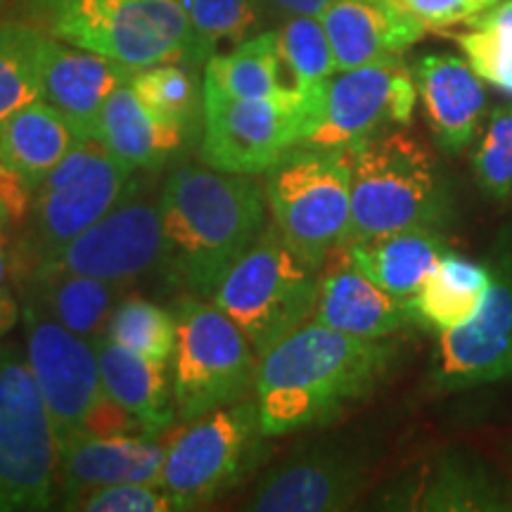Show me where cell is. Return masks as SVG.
Instances as JSON below:
<instances>
[{
	"label": "cell",
	"instance_id": "1",
	"mask_svg": "<svg viewBox=\"0 0 512 512\" xmlns=\"http://www.w3.org/2000/svg\"><path fill=\"white\" fill-rule=\"evenodd\" d=\"M396 356L387 339L344 335L316 320L275 342L256 368L266 437L325 425L377 389Z\"/></svg>",
	"mask_w": 512,
	"mask_h": 512
},
{
	"label": "cell",
	"instance_id": "2",
	"mask_svg": "<svg viewBox=\"0 0 512 512\" xmlns=\"http://www.w3.org/2000/svg\"><path fill=\"white\" fill-rule=\"evenodd\" d=\"M166 275L190 297L211 299L230 266L264 233L266 192L252 176L181 166L159 197Z\"/></svg>",
	"mask_w": 512,
	"mask_h": 512
},
{
	"label": "cell",
	"instance_id": "3",
	"mask_svg": "<svg viewBox=\"0 0 512 512\" xmlns=\"http://www.w3.org/2000/svg\"><path fill=\"white\" fill-rule=\"evenodd\" d=\"M349 159V242L411 228H439L446 221L448 197L441 166L418 138L387 131L349 147Z\"/></svg>",
	"mask_w": 512,
	"mask_h": 512
},
{
	"label": "cell",
	"instance_id": "4",
	"mask_svg": "<svg viewBox=\"0 0 512 512\" xmlns=\"http://www.w3.org/2000/svg\"><path fill=\"white\" fill-rule=\"evenodd\" d=\"M318 271L268 223L223 275L209 302L245 332L256 356H264L313 316L320 290Z\"/></svg>",
	"mask_w": 512,
	"mask_h": 512
},
{
	"label": "cell",
	"instance_id": "5",
	"mask_svg": "<svg viewBox=\"0 0 512 512\" xmlns=\"http://www.w3.org/2000/svg\"><path fill=\"white\" fill-rule=\"evenodd\" d=\"M266 202L280 235L320 268L349 242V147L294 145L266 171Z\"/></svg>",
	"mask_w": 512,
	"mask_h": 512
},
{
	"label": "cell",
	"instance_id": "6",
	"mask_svg": "<svg viewBox=\"0 0 512 512\" xmlns=\"http://www.w3.org/2000/svg\"><path fill=\"white\" fill-rule=\"evenodd\" d=\"M60 501V444L27 351L0 342V512Z\"/></svg>",
	"mask_w": 512,
	"mask_h": 512
},
{
	"label": "cell",
	"instance_id": "7",
	"mask_svg": "<svg viewBox=\"0 0 512 512\" xmlns=\"http://www.w3.org/2000/svg\"><path fill=\"white\" fill-rule=\"evenodd\" d=\"M133 174L136 169L100 140H79L31 195L27 233L15 252L19 271L48 259L119 207L133 188Z\"/></svg>",
	"mask_w": 512,
	"mask_h": 512
},
{
	"label": "cell",
	"instance_id": "8",
	"mask_svg": "<svg viewBox=\"0 0 512 512\" xmlns=\"http://www.w3.org/2000/svg\"><path fill=\"white\" fill-rule=\"evenodd\" d=\"M53 36L124 67L195 62V34L178 0H55Z\"/></svg>",
	"mask_w": 512,
	"mask_h": 512
},
{
	"label": "cell",
	"instance_id": "9",
	"mask_svg": "<svg viewBox=\"0 0 512 512\" xmlns=\"http://www.w3.org/2000/svg\"><path fill=\"white\" fill-rule=\"evenodd\" d=\"M176 349L171 361L178 420L202 418L247 399L256 387L259 356L238 325L214 304L183 297L171 309Z\"/></svg>",
	"mask_w": 512,
	"mask_h": 512
},
{
	"label": "cell",
	"instance_id": "10",
	"mask_svg": "<svg viewBox=\"0 0 512 512\" xmlns=\"http://www.w3.org/2000/svg\"><path fill=\"white\" fill-rule=\"evenodd\" d=\"M259 401L242 399L188 422L166 444L162 489L178 510H197L233 489L266 446Z\"/></svg>",
	"mask_w": 512,
	"mask_h": 512
},
{
	"label": "cell",
	"instance_id": "11",
	"mask_svg": "<svg viewBox=\"0 0 512 512\" xmlns=\"http://www.w3.org/2000/svg\"><path fill=\"white\" fill-rule=\"evenodd\" d=\"M415 98V79L401 57L337 72L313 102L299 145L354 147L408 126Z\"/></svg>",
	"mask_w": 512,
	"mask_h": 512
},
{
	"label": "cell",
	"instance_id": "12",
	"mask_svg": "<svg viewBox=\"0 0 512 512\" xmlns=\"http://www.w3.org/2000/svg\"><path fill=\"white\" fill-rule=\"evenodd\" d=\"M304 124L306 102L294 88L275 98H233L204 86L200 155L211 169L228 174H266L302 143Z\"/></svg>",
	"mask_w": 512,
	"mask_h": 512
},
{
	"label": "cell",
	"instance_id": "13",
	"mask_svg": "<svg viewBox=\"0 0 512 512\" xmlns=\"http://www.w3.org/2000/svg\"><path fill=\"white\" fill-rule=\"evenodd\" d=\"M491 285L475 316L439 335L430 387L460 392L512 377V228L491 247Z\"/></svg>",
	"mask_w": 512,
	"mask_h": 512
},
{
	"label": "cell",
	"instance_id": "14",
	"mask_svg": "<svg viewBox=\"0 0 512 512\" xmlns=\"http://www.w3.org/2000/svg\"><path fill=\"white\" fill-rule=\"evenodd\" d=\"M24 351L36 377L50 418H53L60 453L86 434V425L98 403L105 399L95 342L76 335L31 299L22 297Z\"/></svg>",
	"mask_w": 512,
	"mask_h": 512
},
{
	"label": "cell",
	"instance_id": "15",
	"mask_svg": "<svg viewBox=\"0 0 512 512\" xmlns=\"http://www.w3.org/2000/svg\"><path fill=\"white\" fill-rule=\"evenodd\" d=\"M162 261L164 228L159 204L124 200L98 223L34 266L60 268L128 287L162 266Z\"/></svg>",
	"mask_w": 512,
	"mask_h": 512
},
{
	"label": "cell",
	"instance_id": "16",
	"mask_svg": "<svg viewBox=\"0 0 512 512\" xmlns=\"http://www.w3.org/2000/svg\"><path fill=\"white\" fill-rule=\"evenodd\" d=\"M366 479V460L354 451L313 448L268 472L242 508L259 512L344 510L361 496Z\"/></svg>",
	"mask_w": 512,
	"mask_h": 512
},
{
	"label": "cell",
	"instance_id": "17",
	"mask_svg": "<svg viewBox=\"0 0 512 512\" xmlns=\"http://www.w3.org/2000/svg\"><path fill=\"white\" fill-rule=\"evenodd\" d=\"M320 22L339 72L399 60L427 29L401 0H330Z\"/></svg>",
	"mask_w": 512,
	"mask_h": 512
},
{
	"label": "cell",
	"instance_id": "18",
	"mask_svg": "<svg viewBox=\"0 0 512 512\" xmlns=\"http://www.w3.org/2000/svg\"><path fill=\"white\" fill-rule=\"evenodd\" d=\"M133 69L48 36L43 53V100L64 114L79 140L95 138L102 107Z\"/></svg>",
	"mask_w": 512,
	"mask_h": 512
},
{
	"label": "cell",
	"instance_id": "19",
	"mask_svg": "<svg viewBox=\"0 0 512 512\" xmlns=\"http://www.w3.org/2000/svg\"><path fill=\"white\" fill-rule=\"evenodd\" d=\"M413 79L437 145L448 155L463 152L475 138L486 107L479 74L458 55L430 53L415 62Z\"/></svg>",
	"mask_w": 512,
	"mask_h": 512
},
{
	"label": "cell",
	"instance_id": "20",
	"mask_svg": "<svg viewBox=\"0 0 512 512\" xmlns=\"http://www.w3.org/2000/svg\"><path fill=\"white\" fill-rule=\"evenodd\" d=\"M166 444L145 434L83 437L60 453V501L110 484L162 486Z\"/></svg>",
	"mask_w": 512,
	"mask_h": 512
},
{
	"label": "cell",
	"instance_id": "21",
	"mask_svg": "<svg viewBox=\"0 0 512 512\" xmlns=\"http://www.w3.org/2000/svg\"><path fill=\"white\" fill-rule=\"evenodd\" d=\"M311 320L344 335L387 339L413 318L408 302L382 290L342 252V264L328 268L320 278L318 302Z\"/></svg>",
	"mask_w": 512,
	"mask_h": 512
},
{
	"label": "cell",
	"instance_id": "22",
	"mask_svg": "<svg viewBox=\"0 0 512 512\" xmlns=\"http://www.w3.org/2000/svg\"><path fill=\"white\" fill-rule=\"evenodd\" d=\"M17 280L24 299H31L50 318L91 342L107 335L112 313L126 292V285L50 266L24 268L17 271Z\"/></svg>",
	"mask_w": 512,
	"mask_h": 512
},
{
	"label": "cell",
	"instance_id": "23",
	"mask_svg": "<svg viewBox=\"0 0 512 512\" xmlns=\"http://www.w3.org/2000/svg\"><path fill=\"white\" fill-rule=\"evenodd\" d=\"M105 394L133 415L147 437L159 439L178 420L174 380L166 363L150 361L119 347L110 337L95 342Z\"/></svg>",
	"mask_w": 512,
	"mask_h": 512
},
{
	"label": "cell",
	"instance_id": "24",
	"mask_svg": "<svg viewBox=\"0 0 512 512\" xmlns=\"http://www.w3.org/2000/svg\"><path fill=\"white\" fill-rule=\"evenodd\" d=\"M188 131L150 110L133 91L131 81L121 83L102 107L95 140L112 150L131 169H157L181 150Z\"/></svg>",
	"mask_w": 512,
	"mask_h": 512
},
{
	"label": "cell",
	"instance_id": "25",
	"mask_svg": "<svg viewBox=\"0 0 512 512\" xmlns=\"http://www.w3.org/2000/svg\"><path fill=\"white\" fill-rule=\"evenodd\" d=\"M342 252L382 290L408 302L420 290L422 280L439 264L441 256L448 252V247L439 228H411L380 238L349 242Z\"/></svg>",
	"mask_w": 512,
	"mask_h": 512
},
{
	"label": "cell",
	"instance_id": "26",
	"mask_svg": "<svg viewBox=\"0 0 512 512\" xmlns=\"http://www.w3.org/2000/svg\"><path fill=\"white\" fill-rule=\"evenodd\" d=\"M76 143L72 124L46 100L31 102L0 124V162L19 174L31 192Z\"/></svg>",
	"mask_w": 512,
	"mask_h": 512
},
{
	"label": "cell",
	"instance_id": "27",
	"mask_svg": "<svg viewBox=\"0 0 512 512\" xmlns=\"http://www.w3.org/2000/svg\"><path fill=\"white\" fill-rule=\"evenodd\" d=\"M491 285V268L465 256L446 252L420 290L408 299L411 318L427 328L444 332L475 316Z\"/></svg>",
	"mask_w": 512,
	"mask_h": 512
},
{
	"label": "cell",
	"instance_id": "28",
	"mask_svg": "<svg viewBox=\"0 0 512 512\" xmlns=\"http://www.w3.org/2000/svg\"><path fill=\"white\" fill-rule=\"evenodd\" d=\"M283 72L278 31H259L228 53L211 55L202 83L233 98H275L292 91Z\"/></svg>",
	"mask_w": 512,
	"mask_h": 512
},
{
	"label": "cell",
	"instance_id": "29",
	"mask_svg": "<svg viewBox=\"0 0 512 512\" xmlns=\"http://www.w3.org/2000/svg\"><path fill=\"white\" fill-rule=\"evenodd\" d=\"M48 34L34 24L0 19V124L43 100V53Z\"/></svg>",
	"mask_w": 512,
	"mask_h": 512
},
{
	"label": "cell",
	"instance_id": "30",
	"mask_svg": "<svg viewBox=\"0 0 512 512\" xmlns=\"http://www.w3.org/2000/svg\"><path fill=\"white\" fill-rule=\"evenodd\" d=\"M418 510H508V496L482 465L451 458L437 465L430 477L406 498Z\"/></svg>",
	"mask_w": 512,
	"mask_h": 512
},
{
	"label": "cell",
	"instance_id": "31",
	"mask_svg": "<svg viewBox=\"0 0 512 512\" xmlns=\"http://www.w3.org/2000/svg\"><path fill=\"white\" fill-rule=\"evenodd\" d=\"M278 46L283 69L290 74V88L304 98L306 117H309L323 86L339 72L320 17H287L283 29L278 31Z\"/></svg>",
	"mask_w": 512,
	"mask_h": 512
},
{
	"label": "cell",
	"instance_id": "32",
	"mask_svg": "<svg viewBox=\"0 0 512 512\" xmlns=\"http://www.w3.org/2000/svg\"><path fill=\"white\" fill-rule=\"evenodd\" d=\"M195 34V62L207 64L221 46H240L259 34L264 0H178Z\"/></svg>",
	"mask_w": 512,
	"mask_h": 512
},
{
	"label": "cell",
	"instance_id": "33",
	"mask_svg": "<svg viewBox=\"0 0 512 512\" xmlns=\"http://www.w3.org/2000/svg\"><path fill=\"white\" fill-rule=\"evenodd\" d=\"M131 86L140 100L159 117L192 131L204 117V86L185 62H164L133 72Z\"/></svg>",
	"mask_w": 512,
	"mask_h": 512
},
{
	"label": "cell",
	"instance_id": "34",
	"mask_svg": "<svg viewBox=\"0 0 512 512\" xmlns=\"http://www.w3.org/2000/svg\"><path fill=\"white\" fill-rule=\"evenodd\" d=\"M105 337L150 361L169 363L176 349V318L143 297H121Z\"/></svg>",
	"mask_w": 512,
	"mask_h": 512
},
{
	"label": "cell",
	"instance_id": "35",
	"mask_svg": "<svg viewBox=\"0 0 512 512\" xmlns=\"http://www.w3.org/2000/svg\"><path fill=\"white\" fill-rule=\"evenodd\" d=\"M470 27L472 31L456 36L467 62L479 79L512 93V0L475 17Z\"/></svg>",
	"mask_w": 512,
	"mask_h": 512
},
{
	"label": "cell",
	"instance_id": "36",
	"mask_svg": "<svg viewBox=\"0 0 512 512\" xmlns=\"http://www.w3.org/2000/svg\"><path fill=\"white\" fill-rule=\"evenodd\" d=\"M477 185L491 200L512 197V102L498 105L486 117L484 133L472 152Z\"/></svg>",
	"mask_w": 512,
	"mask_h": 512
},
{
	"label": "cell",
	"instance_id": "37",
	"mask_svg": "<svg viewBox=\"0 0 512 512\" xmlns=\"http://www.w3.org/2000/svg\"><path fill=\"white\" fill-rule=\"evenodd\" d=\"M62 508L86 512H171L178 510V503L162 486L128 482L79 491L67 498Z\"/></svg>",
	"mask_w": 512,
	"mask_h": 512
},
{
	"label": "cell",
	"instance_id": "38",
	"mask_svg": "<svg viewBox=\"0 0 512 512\" xmlns=\"http://www.w3.org/2000/svg\"><path fill=\"white\" fill-rule=\"evenodd\" d=\"M501 0H401L408 12L425 24L427 29H446L453 24H470Z\"/></svg>",
	"mask_w": 512,
	"mask_h": 512
},
{
	"label": "cell",
	"instance_id": "39",
	"mask_svg": "<svg viewBox=\"0 0 512 512\" xmlns=\"http://www.w3.org/2000/svg\"><path fill=\"white\" fill-rule=\"evenodd\" d=\"M31 188L8 164L0 162V226L19 223L29 216Z\"/></svg>",
	"mask_w": 512,
	"mask_h": 512
},
{
	"label": "cell",
	"instance_id": "40",
	"mask_svg": "<svg viewBox=\"0 0 512 512\" xmlns=\"http://www.w3.org/2000/svg\"><path fill=\"white\" fill-rule=\"evenodd\" d=\"M266 8H273L275 12L285 17H297V15H309L320 17L325 8L330 5V0H264Z\"/></svg>",
	"mask_w": 512,
	"mask_h": 512
},
{
	"label": "cell",
	"instance_id": "41",
	"mask_svg": "<svg viewBox=\"0 0 512 512\" xmlns=\"http://www.w3.org/2000/svg\"><path fill=\"white\" fill-rule=\"evenodd\" d=\"M19 318H22V306H19L15 292L5 287V290H0V337L8 335Z\"/></svg>",
	"mask_w": 512,
	"mask_h": 512
},
{
	"label": "cell",
	"instance_id": "42",
	"mask_svg": "<svg viewBox=\"0 0 512 512\" xmlns=\"http://www.w3.org/2000/svg\"><path fill=\"white\" fill-rule=\"evenodd\" d=\"M12 264H15V252L10 247V238L5 233V226H0V290H5L8 285V278L12 273Z\"/></svg>",
	"mask_w": 512,
	"mask_h": 512
},
{
	"label": "cell",
	"instance_id": "43",
	"mask_svg": "<svg viewBox=\"0 0 512 512\" xmlns=\"http://www.w3.org/2000/svg\"><path fill=\"white\" fill-rule=\"evenodd\" d=\"M24 5H29L31 10H38V12H48L53 10V5H55V0H22Z\"/></svg>",
	"mask_w": 512,
	"mask_h": 512
}]
</instances>
